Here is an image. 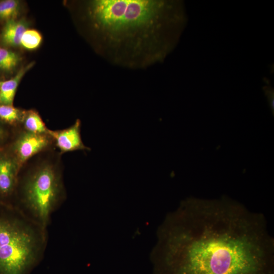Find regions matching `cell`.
<instances>
[{
  "instance_id": "obj_14",
  "label": "cell",
  "mask_w": 274,
  "mask_h": 274,
  "mask_svg": "<svg viewBox=\"0 0 274 274\" xmlns=\"http://www.w3.org/2000/svg\"><path fill=\"white\" fill-rule=\"evenodd\" d=\"M42 41V35L38 31L27 29L22 36L20 45L25 49L33 50L39 46Z\"/></svg>"
},
{
  "instance_id": "obj_1",
  "label": "cell",
  "mask_w": 274,
  "mask_h": 274,
  "mask_svg": "<svg viewBox=\"0 0 274 274\" xmlns=\"http://www.w3.org/2000/svg\"><path fill=\"white\" fill-rule=\"evenodd\" d=\"M273 247L262 215L228 198H188L159 228L153 274H274Z\"/></svg>"
},
{
  "instance_id": "obj_6",
  "label": "cell",
  "mask_w": 274,
  "mask_h": 274,
  "mask_svg": "<svg viewBox=\"0 0 274 274\" xmlns=\"http://www.w3.org/2000/svg\"><path fill=\"white\" fill-rule=\"evenodd\" d=\"M20 169L7 146L0 148V204L11 206Z\"/></svg>"
},
{
  "instance_id": "obj_10",
  "label": "cell",
  "mask_w": 274,
  "mask_h": 274,
  "mask_svg": "<svg viewBox=\"0 0 274 274\" xmlns=\"http://www.w3.org/2000/svg\"><path fill=\"white\" fill-rule=\"evenodd\" d=\"M21 127L27 131L38 134L48 133L49 129L39 113L34 110L25 111Z\"/></svg>"
},
{
  "instance_id": "obj_12",
  "label": "cell",
  "mask_w": 274,
  "mask_h": 274,
  "mask_svg": "<svg viewBox=\"0 0 274 274\" xmlns=\"http://www.w3.org/2000/svg\"><path fill=\"white\" fill-rule=\"evenodd\" d=\"M20 3L15 0H5L0 2V19L9 21L15 20L19 14Z\"/></svg>"
},
{
  "instance_id": "obj_2",
  "label": "cell",
  "mask_w": 274,
  "mask_h": 274,
  "mask_svg": "<svg viewBox=\"0 0 274 274\" xmlns=\"http://www.w3.org/2000/svg\"><path fill=\"white\" fill-rule=\"evenodd\" d=\"M86 18L97 47L109 63L143 70L162 62L186 26L184 4L177 0H95Z\"/></svg>"
},
{
  "instance_id": "obj_3",
  "label": "cell",
  "mask_w": 274,
  "mask_h": 274,
  "mask_svg": "<svg viewBox=\"0 0 274 274\" xmlns=\"http://www.w3.org/2000/svg\"><path fill=\"white\" fill-rule=\"evenodd\" d=\"M61 155L56 148L43 152L24 163L18 175L14 198L45 230L65 197Z\"/></svg>"
},
{
  "instance_id": "obj_8",
  "label": "cell",
  "mask_w": 274,
  "mask_h": 274,
  "mask_svg": "<svg viewBox=\"0 0 274 274\" xmlns=\"http://www.w3.org/2000/svg\"><path fill=\"white\" fill-rule=\"evenodd\" d=\"M33 64L34 62H30L22 67L13 78L2 82L0 88V104L13 105L21 79Z\"/></svg>"
},
{
  "instance_id": "obj_13",
  "label": "cell",
  "mask_w": 274,
  "mask_h": 274,
  "mask_svg": "<svg viewBox=\"0 0 274 274\" xmlns=\"http://www.w3.org/2000/svg\"><path fill=\"white\" fill-rule=\"evenodd\" d=\"M20 60L18 54L8 49L0 47V68L11 71L14 68Z\"/></svg>"
},
{
  "instance_id": "obj_16",
  "label": "cell",
  "mask_w": 274,
  "mask_h": 274,
  "mask_svg": "<svg viewBox=\"0 0 274 274\" xmlns=\"http://www.w3.org/2000/svg\"><path fill=\"white\" fill-rule=\"evenodd\" d=\"M1 83H2V82H0V88H1Z\"/></svg>"
},
{
  "instance_id": "obj_9",
  "label": "cell",
  "mask_w": 274,
  "mask_h": 274,
  "mask_svg": "<svg viewBox=\"0 0 274 274\" xmlns=\"http://www.w3.org/2000/svg\"><path fill=\"white\" fill-rule=\"evenodd\" d=\"M26 29V23L23 20L7 21L2 32V42L8 46L20 45L22 36Z\"/></svg>"
},
{
  "instance_id": "obj_7",
  "label": "cell",
  "mask_w": 274,
  "mask_h": 274,
  "mask_svg": "<svg viewBox=\"0 0 274 274\" xmlns=\"http://www.w3.org/2000/svg\"><path fill=\"white\" fill-rule=\"evenodd\" d=\"M81 121L77 119L70 127L62 130L49 129L48 133L54 141L55 148L60 154L75 151H90L83 143L81 135Z\"/></svg>"
},
{
  "instance_id": "obj_5",
  "label": "cell",
  "mask_w": 274,
  "mask_h": 274,
  "mask_svg": "<svg viewBox=\"0 0 274 274\" xmlns=\"http://www.w3.org/2000/svg\"><path fill=\"white\" fill-rule=\"evenodd\" d=\"M20 168L36 155L55 148L53 139L48 133H33L21 127L15 129L7 145Z\"/></svg>"
},
{
  "instance_id": "obj_11",
  "label": "cell",
  "mask_w": 274,
  "mask_h": 274,
  "mask_svg": "<svg viewBox=\"0 0 274 274\" xmlns=\"http://www.w3.org/2000/svg\"><path fill=\"white\" fill-rule=\"evenodd\" d=\"M25 112L13 105L0 104V121L13 128L20 127Z\"/></svg>"
},
{
  "instance_id": "obj_15",
  "label": "cell",
  "mask_w": 274,
  "mask_h": 274,
  "mask_svg": "<svg viewBox=\"0 0 274 274\" xmlns=\"http://www.w3.org/2000/svg\"><path fill=\"white\" fill-rule=\"evenodd\" d=\"M16 129L0 121V148L6 147L9 144Z\"/></svg>"
},
{
  "instance_id": "obj_4",
  "label": "cell",
  "mask_w": 274,
  "mask_h": 274,
  "mask_svg": "<svg viewBox=\"0 0 274 274\" xmlns=\"http://www.w3.org/2000/svg\"><path fill=\"white\" fill-rule=\"evenodd\" d=\"M46 238V230L18 209L0 204V274H29Z\"/></svg>"
}]
</instances>
